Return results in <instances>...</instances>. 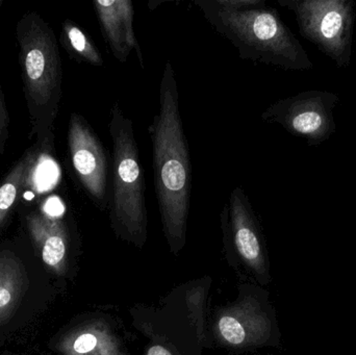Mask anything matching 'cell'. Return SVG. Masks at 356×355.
Listing matches in <instances>:
<instances>
[{"label":"cell","instance_id":"1","mask_svg":"<svg viewBox=\"0 0 356 355\" xmlns=\"http://www.w3.org/2000/svg\"><path fill=\"white\" fill-rule=\"evenodd\" d=\"M154 187L163 229L172 251L186 243L190 210L191 160L180 115L175 69L167 60L160 83V108L149 126Z\"/></svg>","mask_w":356,"mask_h":355},{"label":"cell","instance_id":"12","mask_svg":"<svg viewBox=\"0 0 356 355\" xmlns=\"http://www.w3.org/2000/svg\"><path fill=\"white\" fill-rule=\"evenodd\" d=\"M60 42L69 56L77 62L87 63L95 67H104V60L98 48L89 35L70 19L62 24Z\"/></svg>","mask_w":356,"mask_h":355},{"label":"cell","instance_id":"13","mask_svg":"<svg viewBox=\"0 0 356 355\" xmlns=\"http://www.w3.org/2000/svg\"><path fill=\"white\" fill-rule=\"evenodd\" d=\"M293 129L300 133H312L317 131L322 124V119L315 112H305L296 115L292 119Z\"/></svg>","mask_w":356,"mask_h":355},{"label":"cell","instance_id":"11","mask_svg":"<svg viewBox=\"0 0 356 355\" xmlns=\"http://www.w3.org/2000/svg\"><path fill=\"white\" fill-rule=\"evenodd\" d=\"M26 288V273L12 252L0 254V324L6 322L18 306Z\"/></svg>","mask_w":356,"mask_h":355},{"label":"cell","instance_id":"8","mask_svg":"<svg viewBox=\"0 0 356 355\" xmlns=\"http://www.w3.org/2000/svg\"><path fill=\"white\" fill-rule=\"evenodd\" d=\"M216 329L224 343L241 347L263 343L269 338L270 322L252 306H241L222 313Z\"/></svg>","mask_w":356,"mask_h":355},{"label":"cell","instance_id":"15","mask_svg":"<svg viewBox=\"0 0 356 355\" xmlns=\"http://www.w3.org/2000/svg\"><path fill=\"white\" fill-rule=\"evenodd\" d=\"M8 126H10V117H8V108L4 101L3 93L0 88V156L6 149L8 139Z\"/></svg>","mask_w":356,"mask_h":355},{"label":"cell","instance_id":"6","mask_svg":"<svg viewBox=\"0 0 356 355\" xmlns=\"http://www.w3.org/2000/svg\"><path fill=\"white\" fill-rule=\"evenodd\" d=\"M94 10L97 16L102 35L113 56L125 63L131 50L137 52L140 64L144 68L143 56L134 29L135 8L131 0H96Z\"/></svg>","mask_w":356,"mask_h":355},{"label":"cell","instance_id":"3","mask_svg":"<svg viewBox=\"0 0 356 355\" xmlns=\"http://www.w3.org/2000/svg\"><path fill=\"white\" fill-rule=\"evenodd\" d=\"M108 129L112 139V169L108 208L118 237L141 247L147 238L145 179L133 121L118 102L111 108Z\"/></svg>","mask_w":356,"mask_h":355},{"label":"cell","instance_id":"17","mask_svg":"<svg viewBox=\"0 0 356 355\" xmlns=\"http://www.w3.org/2000/svg\"><path fill=\"white\" fill-rule=\"evenodd\" d=\"M2 3H3V0H0V8H1Z\"/></svg>","mask_w":356,"mask_h":355},{"label":"cell","instance_id":"14","mask_svg":"<svg viewBox=\"0 0 356 355\" xmlns=\"http://www.w3.org/2000/svg\"><path fill=\"white\" fill-rule=\"evenodd\" d=\"M342 27V16L338 12H330L322 21L321 31L324 37L332 39L336 37Z\"/></svg>","mask_w":356,"mask_h":355},{"label":"cell","instance_id":"2","mask_svg":"<svg viewBox=\"0 0 356 355\" xmlns=\"http://www.w3.org/2000/svg\"><path fill=\"white\" fill-rule=\"evenodd\" d=\"M23 92L40 154L54 152V126L62 101V58L54 29L42 15L27 12L16 24Z\"/></svg>","mask_w":356,"mask_h":355},{"label":"cell","instance_id":"9","mask_svg":"<svg viewBox=\"0 0 356 355\" xmlns=\"http://www.w3.org/2000/svg\"><path fill=\"white\" fill-rule=\"evenodd\" d=\"M39 156L37 146L29 148L0 183V229L10 218L29 187Z\"/></svg>","mask_w":356,"mask_h":355},{"label":"cell","instance_id":"4","mask_svg":"<svg viewBox=\"0 0 356 355\" xmlns=\"http://www.w3.org/2000/svg\"><path fill=\"white\" fill-rule=\"evenodd\" d=\"M68 151L73 171L90 199L100 210L108 208V163L106 148L81 115L69 120Z\"/></svg>","mask_w":356,"mask_h":355},{"label":"cell","instance_id":"5","mask_svg":"<svg viewBox=\"0 0 356 355\" xmlns=\"http://www.w3.org/2000/svg\"><path fill=\"white\" fill-rule=\"evenodd\" d=\"M225 235L244 264L261 281H267L268 269L261 236L254 213L244 190L236 187L221 213Z\"/></svg>","mask_w":356,"mask_h":355},{"label":"cell","instance_id":"7","mask_svg":"<svg viewBox=\"0 0 356 355\" xmlns=\"http://www.w3.org/2000/svg\"><path fill=\"white\" fill-rule=\"evenodd\" d=\"M25 224L45 266L56 275H64L69 246L68 229L64 219L35 210L25 215Z\"/></svg>","mask_w":356,"mask_h":355},{"label":"cell","instance_id":"16","mask_svg":"<svg viewBox=\"0 0 356 355\" xmlns=\"http://www.w3.org/2000/svg\"><path fill=\"white\" fill-rule=\"evenodd\" d=\"M147 355H172V354L166 348L163 347V346L156 345L149 348Z\"/></svg>","mask_w":356,"mask_h":355},{"label":"cell","instance_id":"10","mask_svg":"<svg viewBox=\"0 0 356 355\" xmlns=\"http://www.w3.org/2000/svg\"><path fill=\"white\" fill-rule=\"evenodd\" d=\"M58 348L63 355H125L110 331L95 323L71 331L60 340Z\"/></svg>","mask_w":356,"mask_h":355}]
</instances>
